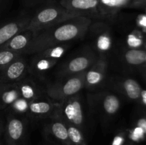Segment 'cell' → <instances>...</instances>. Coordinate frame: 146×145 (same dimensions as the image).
<instances>
[{
    "label": "cell",
    "mask_w": 146,
    "mask_h": 145,
    "mask_svg": "<svg viewBox=\"0 0 146 145\" xmlns=\"http://www.w3.org/2000/svg\"><path fill=\"white\" fill-rule=\"evenodd\" d=\"M91 24V18L76 16L38 31L34 34L24 55H33L51 47L64 45L71 41L80 39L86 34Z\"/></svg>",
    "instance_id": "obj_1"
},
{
    "label": "cell",
    "mask_w": 146,
    "mask_h": 145,
    "mask_svg": "<svg viewBox=\"0 0 146 145\" xmlns=\"http://www.w3.org/2000/svg\"><path fill=\"white\" fill-rule=\"evenodd\" d=\"M76 16H82L66 9L58 1L45 4L35 9L34 12L31 14V18L26 30L36 34Z\"/></svg>",
    "instance_id": "obj_2"
},
{
    "label": "cell",
    "mask_w": 146,
    "mask_h": 145,
    "mask_svg": "<svg viewBox=\"0 0 146 145\" xmlns=\"http://www.w3.org/2000/svg\"><path fill=\"white\" fill-rule=\"evenodd\" d=\"M84 75L85 72L72 76L58 78L56 81L46 86V96L51 100L60 103L80 93L84 88Z\"/></svg>",
    "instance_id": "obj_3"
},
{
    "label": "cell",
    "mask_w": 146,
    "mask_h": 145,
    "mask_svg": "<svg viewBox=\"0 0 146 145\" xmlns=\"http://www.w3.org/2000/svg\"><path fill=\"white\" fill-rule=\"evenodd\" d=\"M99 57L95 50L86 47L76 55L71 57L58 68L56 76L62 78L86 72Z\"/></svg>",
    "instance_id": "obj_4"
},
{
    "label": "cell",
    "mask_w": 146,
    "mask_h": 145,
    "mask_svg": "<svg viewBox=\"0 0 146 145\" xmlns=\"http://www.w3.org/2000/svg\"><path fill=\"white\" fill-rule=\"evenodd\" d=\"M58 111L66 123L76 127L84 133L86 116L84 101L81 94H77L60 102Z\"/></svg>",
    "instance_id": "obj_5"
},
{
    "label": "cell",
    "mask_w": 146,
    "mask_h": 145,
    "mask_svg": "<svg viewBox=\"0 0 146 145\" xmlns=\"http://www.w3.org/2000/svg\"><path fill=\"white\" fill-rule=\"evenodd\" d=\"M44 128L45 138L51 145H72L70 142L66 122L57 109L48 117Z\"/></svg>",
    "instance_id": "obj_6"
},
{
    "label": "cell",
    "mask_w": 146,
    "mask_h": 145,
    "mask_svg": "<svg viewBox=\"0 0 146 145\" xmlns=\"http://www.w3.org/2000/svg\"><path fill=\"white\" fill-rule=\"evenodd\" d=\"M28 122L14 114H9L4 125L6 145H26Z\"/></svg>",
    "instance_id": "obj_7"
},
{
    "label": "cell",
    "mask_w": 146,
    "mask_h": 145,
    "mask_svg": "<svg viewBox=\"0 0 146 145\" xmlns=\"http://www.w3.org/2000/svg\"><path fill=\"white\" fill-rule=\"evenodd\" d=\"M89 95L88 102L91 107L104 116H114L121 108V99L113 92L104 91Z\"/></svg>",
    "instance_id": "obj_8"
},
{
    "label": "cell",
    "mask_w": 146,
    "mask_h": 145,
    "mask_svg": "<svg viewBox=\"0 0 146 145\" xmlns=\"http://www.w3.org/2000/svg\"><path fill=\"white\" fill-rule=\"evenodd\" d=\"M27 55H21L5 66L0 68V82L14 83L25 78L29 73Z\"/></svg>",
    "instance_id": "obj_9"
},
{
    "label": "cell",
    "mask_w": 146,
    "mask_h": 145,
    "mask_svg": "<svg viewBox=\"0 0 146 145\" xmlns=\"http://www.w3.org/2000/svg\"><path fill=\"white\" fill-rule=\"evenodd\" d=\"M61 6L69 11L88 18H104L99 9V0H59Z\"/></svg>",
    "instance_id": "obj_10"
},
{
    "label": "cell",
    "mask_w": 146,
    "mask_h": 145,
    "mask_svg": "<svg viewBox=\"0 0 146 145\" xmlns=\"http://www.w3.org/2000/svg\"><path fill=\"white\" fill-rule=\"evenodd\" d=\"M108 61L104 55H99L97 61L87 70L84 75V88L94 90L101 87L106 79Z\"/></svg>",
    "instance_id": "obj_11"
},
{
    "label": "cell",
    "mask_w": 146,
    "mask_h": 145,
    "mask_svg": "<svg viewBox=\"0 0 146 145\" xmlns=\"http://www.w3.org/2000/svg\"><path fill=\"white\" fill-rule=\"evenodd\" d=\"M30 18L31 14L22 13L21 15L0 26V46L5 44L17 34L25 31Z\"/></svg>",
    "instance_id": "obj_12"
},
{
    "label": "cell",
    "mask_w": 146,
    "mask_h": 145,
    "mask_svg": "<svg viewBox=\"0 0 146 145\" xmlns=\"http://www.w3.org/2000/svg\"><path fill=\"white\" fill-rule=\"evenodd\" d=\"M58 105L59 103L51 100L48 97H40L29 102L27 114L32 118H48L57 109Z\"/></svg>",
    "instance_id": "obj_13"
},
{
    "label": "cell",
    "mask_w": 146,
    "mask_h": 145,
    "mask_svg": "<svg viewBox=\"0 0 146 145\" xmlns=\"http://www.w3.org/2000/svg\"><path fill=\"white\" fill-rule=\"evenodd\" d=\"M20 97L24 98L29 102L37 99L45 95V88L42 89L38 82L32 78H27V76L22 80L17 82Z\"/></svg>",
    "instance_id": "obj_14"
},
{
    "label": "cell",
    "mask_w": 146,
    "mask_h": 145,
    "mask_svg": "<svg viewBox=\"0 0 146 145\" xmlns=\"http://www.w3.org/2000/svg\"><path fill=\"white\" fill-rule=\"evenodd\" d=\"M115 87L128 100L139 102L142 87L136 80L132 78H121L115 82Z\"/></svg>",
    "instance_id": "obj_15"
},
{
    "label": "cell",
    "mask_w": 146,
    "mask_h": 145,
    "mask_svg": "<svg viewBox=\"0 0 146 145\" xmlns=\"http://www.w3.org/2000/svg\"><path fill=\"white\" fill-rule=\"evenodd\" d=\"M31 61L29 62V72L36 77H43L56 65L58 60L43 56L39 53L33 54Z\"/></svg>",
    "instance_id": "obj_16"
},
{
    "label": "cell",
    "mask_w": 146,
    "mask_h": 145,
    "mask_svg": "<svg viewBox=\"0 0 146 145\" xmlns=\"http://www.w3.org/2000/svg\"><path fill=\"white\" fill-rule=\"evenodd\" d=\"M33 37L34 33L32 31L25 30L14 35L0 48L20 53L24 55V52L29 47Z\"/></svg>",
    "instance_id": "obj_17"
},
{
    "label": "cell",
    "mask_w": 146,
    "mask_h": 145,
    "mask_svg": "<svg viewBox=\"0 0 146 145\" xmlns=\"http://www.w3.org/2000/svg\"><path fill=\"white\" fill-rule=\"evenodd\" d=\"M20 97L17 82H0V109H8Z\"/></svg>",
    "instance_id": "obj_18"
},
{
    "label": "cell",
    "mask_w": 146,
    "mask_h": 145,
    "mask_svg": "<svg viewBox=\"0 0 146 145\" xmlns=\"http://www.w3.org/2000/svg\"><path fill=\"white\" fill-rule=\"evenodd\" d=\"M146 51L143 48H128L124 51L123 58L130 67L138 68H145Z\"/></svg>",
    "instance_id": "obj_19"
},
{
    "label": "cell",
    "mask_w": 146,
    "mask_h": 145,
    "mask_svg": "<svg viewBox=\"0 0 146 145\" xmlns=\"http://www.w3.org/2000/svg\"><path fill=\"white\" fill-rule=\"evenodd\" d=\"M103 23H98V29L94 28V43L96 51L101 53L108 51L112 45V39L111 34L105 27L103 26Z\"/></svg>",
    "instance_id": "obj_20"
},
{
    "label": "cell",
    "mask_w": 146,
    "mask_h": 145,
    "mask_svg": "<svg viewBox=\"0 0 146 145\" xmlns=\"http://www.w3.org/2000/svg\"><path fill=\"white\" fill-rule=\"evenodd\" d=\"M132 0H99V9L104 17L113 15L123 7H128Z\"/></svg>",
    "instance_id": "obj_21"
},
{
    "label": "cell",
    "mask_w": 146,
    "mask_h": 145,
    "mask_svg": "<svg viewBox=\"0 0 146 145\" xmlns=\"http://www.w3.org/2000/svg\"><path fill=\"white\" fill-rule=\"evenodd\" d=\"M68 136L72 145H87L84 133L76 127L66 123Z\"/></svg>",
    "instance_id": "obj_22"
},
{
    "label": "cell",
    "mask_w": 146,
    "mask_h": 145,
    "mask_svg": "<svg viewBox=\"0 0 146 145\" xmlns=\"http://www.w3.org/2000/svg\"><path fill=\"white\" fill-rule=\"evenodd\" d=\"M146 38L141 31H134L127 36L126 42L129 48H143Z\"/></svg>",
    "instance_id": "obj_23"
},
{
    "label": "cell",
    "mask_w": 146,
    "mask_h": 145,
    "mask_svg": "<svg viewBox=\"0 0 146 145\" xmlns=\"http://www.w3.org/2000/svg\"><path fill=\"white\" fill-rule=\"evenodd\" d=\"M67 48H68L67 44H64V45H56V46L51 47V48H48L47 49L44 50V51L36 53H39L43 56L58 61V59L61 58L63 55L65 53Z\"/></svg>",
    "instance_id": "obj_24"
},
{
    "label": "cell",
    "mask_w": 146,
    "mask_h": 145,
    "mask_svg": "<svg viewBox=\"0 0 146 145\" xmlns=\"http://www.w3.org/2000/svg\"><path fill=\"white\" fill-rule=\"evenodd\" d=\"M23 54L0 48V68L5 66Z\"/></svg>",
    "instance_id": "obj_25"
},
{
    "label": "cell",
    "mask_w": 146,
    "mask_h": 145,
    "mask_svg": "<svg viewBox=\"0 0 146 145\" xmlns=\"http://www.w3.org/2000/svg\"><path fill=\"white\" fill-rule=\"evenodd\" d=\"M29 102L24 98L19 97L14 103L11 105L9 109L13 111V112L17 114V115H23V114H27L29 109Z\"/></svg>",
    "instance_id": "obj_26"
},
{
    "label": "cell",
    "mask_w": 146,
    "mask_h": 145,
    "mask_svg": "<svg viewBox=\"0 0 146 145\" xmlns=\"http://www.w3.org/2000/svg\"><path fill=\"white\" fill-rule=\"evenodd\" d=\"M59 0H22V4L27 9H36L45 4L57 2Z\"/></svg>",
    "instance_id": "obj_27"
},
{
    "label": "cell",
    "mask_w": 146,
    "mask_h": 145,
    "mask_svg": "<svg viewBox=\"0 0 146 145\" xmlns=\"http://www.w3.org/2000/svg\"><path fill=\"white\" fill-rule=\"evenodd\" d=\"M129 138L133 142H139L144 140L146 136L143 129L138 126L135 125L129 132Z\"/></svg>",
    "instance_id": "obj_28"
},
{
    "label": "cell",
    "mask_w": 146,
    "mask_h": 145,
    "mask_svg": "<svg viewBox=\"0 0 146 145\" xmlns=\"http://www.w3.org/2000/svg\"><path fill=\"white\" fill-rule=\"evenodd\" d=\"M136 24L143 33L146 32V14H140L137 17Z\"/></svg>",
    "instance_id": "obj_29"
},
{
    "label": "cell",
    "mask_w": 146,
    "mask_h": 145,
    "mask_svg": "<svg viewBox=\"0 0 146 145\" xmlns=\"http://www.w3.org/2000/svg\"><path fill=\"white\" fill-rule=\"evenodd\" d=\"M146 7V0H132L128 7L130 8H144Z\"/></svg>",
    "instance_id": "obj_30"
},
{
    "label": "cell",
    "mask_w": 146,
    "mask_h": 145,
    "mask_svg": "<svg viewBox=\"0 0 146 145\" xmlns=\"http://www.w3.org/2000/svg\"><path fill=\"white\" fill-rule=\"evenodd\" d=\"M124 143H125V136L123 134H118L113 139L112 145H123Z\"/></svg>",
    "instance_id": "obj_31"
},
{
    "label": "cell",
    "mask_w": 146,
    "mask_h": 145,
    "mask_svg": "<svg viewBox=\"0 0 146 145\" xmlns=\"http://www.w3.org/2000/svg\"><path fill=\"white\" fill-rule=\"evenodd\" d=\"M137 125V126H138L143 129V131L146 136V117H140L137 120L136 125Z\"/></svg>",
    "instance_id": "obj_32"
},
{
    "label": "cell",
    "mask_w": 146,
    "mask_h": 145,
    "mask_svg": "<svg viewBox=\"0 0 146 145\" xmlns=\"http://www.w3.org/2000/svg\"><path fill=\"white\" fill-rule=\"evenodd\" d=\"M139 102H141L143 106H145L146 107V90H142L141 97H140Z\"/></svg>",
    "instance_id": "obj_33"
},
{
    "label": "cell",
    "mask_w": 146,
    "mask_h": 145,
    "mask_svg": "<svg viewBox=\"0 0 146 145\" xmlns=\"http://www.w3.org/2000/svg\"><path fill=\"white\" fill-rule=\"evenodd\" d=\"M9 1L10 0H0V13L3 11V10L8 5Z\"/></svg>",
    "instance_id": "obj_34"
},
{
    "label": "cell",
    "mask_w": 146,
    "mask_h": 145,
    "mask_svg": "<svg viewBox=\"0 0 146 145\" xmlns=\"http://www.w3.org/2000/svg\"><path fill=\"white\" fill-rule=\"evenodd\" d=\"M138 71H140L141 74L142 75L143 78V79L145 80V81L146 82V68H141V69H139Z\"/></svg>",
    "instance_id": "obj_35"
},
{
    "label": "cell",
    "mask_w": 146,
    "mask_h": 145,
    "mask_svg": "<svg viewBox=\"0 0 146 145\" xmlns=\"http://www.w3.org/2000/svg\"><path fill=\"white\" fill-rule=\"evenodd\" d=\"M4 132V127L2 125V123L0 121V136L2 135V134Z\"/></svg>",
    "instance_id": "obj_36"
},
{
    "label": "cell",
    "mask_w": 146,
    "mask_h": 145,
    "mask_svg": "<svg viewBox=\"0 0 146 145\" xmlns=\"http://www.w3.org/2000/svg\"><path fill=\"white\" fill-rule=\"evenodd\" d=\"M143 49L145 50V51H146V40H145V44H144V45H143Z\"/></svg>",
    "instance_id": "obj_37"
},
{
    "label": "cell",
    "mask_w": 146,
    "mask_h": 145,
    "mask_svg": "<svg viewBox=\"0 0 146 145\" xmlns=\"http://www.w3.org/2000/svg\"><path fill=\"white\" fill-rule=\"evenodd\" d=\"M0 145H3V144L1 143V141H0Z\"/></svg>",
    "instance_id": "obj_38"
},
{
    "label": "cell",
    "mask_w": 146,
    "mask_h": 145,
    "mask_svg": "<svg viewBox=\"0 0 146 145\" xmlns=\"http://www.w3.org/2000/svg\"><path fill=\"white\" fill-rule=\"evenodd\" d=\"M144 9H145V14H146V7H144Z\"/></svg>",
    "instance_id": "obj_39"
},
{
    "label": "cell",
    "mask_w": 146,
    "mask_h": 145,
    "mask_svg": "<svg viewBox=\"0 0 146 145\" xmlns=\"http://www.w3.org/2000/svg\"><path fill=\"white\" fill-rule=\"evenodd\" d=\"M145 68H146V57H145Z\"/></svg>",
    "instance_id": "obj_40"
},
{
    "label": "cell",
    "mask_w": 146,
    "mask_h": 145,
    "mask_svg": "<svg viewBox=\"0 0 146 145\" xmlns=\"http://www.w3.org/2000/svg\"><path fill=\"white\" fill-rule=\"evenodd\" d=\"M42 145H46V144H42Z\"/></svg>",
    "instance_id": "obj_41"
}]
</instances>
